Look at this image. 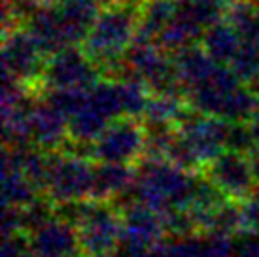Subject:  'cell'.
Instances as JSON below:
<instances>
[{
    "mask_svg": "<svg viewBox=\"0 0 259 257\" xmlns=\"http://www.w3.org/2000/svg\"><path fill=\"white\" fill-rule=\"evenodd\" d=\"M135 166V195L140 202L159 214L189 208L199 172L184 170L163 157H142Z\"/></svg>",
    "mask_w": 259,
    "mask_h": 257,
    "instance_id": "1",
    "label": "cell"
},
{
    "mask_svg": "<svg viewBox=\"0 0 259 257\" xmlns=\"http://www.w3.org/2000/svg\"><path fill=\"white\" fill-rule=\"evenodd\" d=\"M95 161L72 150L48 151V176L44 195L55 204L91 199Z\"/></svg>",
    "mask_w": 259,
    "mask_h": 257,
    "instance_id": "2",
    "label": "cell"
},
{
    "mask_svg": "<svg viewBox=\"0 0 259 257\" xmlns=\"http://www.w3.org/2000/svg\"><path fill=\"white\" fill-rule=\"evenodd\" d=\"M138 14L129 6H114L95 19L85 38V53L93 63L112 64L127 53L137 36Z\"/></svg>",
    "mask_w": 259,
    "mask_h": 257,
    "instance_id": "3",
    "label": "cell"
},
{
    "mask_svg": "<svg viewBox=\"0 0 259 257\" xmlns=\"http://www.w3.org/2000/svg\"><path fill=\"white\" fill-rule=\"evenodd\" d=\"M146 151V127L137 117L123 115L108 123L89 146V157L104 163L137 164Z\"/></svg>",
    "mask_w": 259,
    "mask_h": 257,
    "instance_id": "4",
    "label": "cell"
},
{
    "mask_svg": "<svg viewBox=\"0 0 259 257\" xmlns=\"http://www.w3.org/2000/svg\"><path fill=\"white\" fill-rule=\"evenodd\" d=\"M127 66L131 68L133 76L140 79L146 87H150L153 93H166L176 91L178 78L176 68L168 64L163 53L148 42V38L142 36V40H135L127 50Z\"/></svg>",
    "mask_w": 259,
    "mask_h": 257,
    "instance_id": "5",
    "label": "cell"
},
{
    "mask_svg": "<svg viewBox=\"0 0 259 257\" xmlns=\"http://www.w3.org/2000/svg\"><path fill=\"white\" fill-rule=\"evenodd\" d=\"M202 174L233 200H246L257 186L248 155L233 150L222 151L216 159L204 164Z\"/></svg>",
    "mask_w": 259,
    "mask_h": 257,
    "instance_id": "6",
    "label": "cell"
},
{
    "mask_svg": "<svg viewBox=\"0 0 259 257\" xmlns=\"http://www.w3.org/2000/svg\"><path fill=\"white\" fill-rule=\"evenodd\" d=\"M176 127L202 163V168L222 151L227 150V136L231 127V121L227 119L206 114H187Z\"/></svg>",
    "mask_w": 259,
    "mask_h": 257,
    "instance_id": "7",
    "label": "cell"
},
{
    "mask_svg": "<svg viewBox=\"0 0 259 257\" xmlns=\"http://www.w3.org/2000/svg\"><path fill=\"white\" fill-rule=\"evenodd\" d=\"M97 70L87 53L72 48L57 51L44 68V81L51 89H91Z\"/></svg>",
    "mask_w": 259,
    "mask_h": 257,
    "instance_id": "8",
    "label": "cell"
},
{
    "mask_svg": "<svg viewBox=\"0 0 259 257\" xmlns=\"http://www.w3.org/2000/svg\"><path fill=\"white\" fill-rule=\"evenodd\" d=\"M44 50L32 38V34L14 32L4 46V70L6 78L19 83H29L44 74L46 64L42 61Z\"/></svg>",
    "mask_w": 259,
    "mask_h": 257,
    "instance_id": "9",
    "label": "cell"
},
{
    "mask_svg": "<svg viewBox=\"0 0 259 257\" xmlns=\"http://www.w3.org/2000/svg\"><path fill=\"white\" fill-rule=\"evenodd\" d=\"M30 246L36 257H83L76 225L61 216L30 233Z\"/></svg>",
    "mask_w": 259,
    "mask_h": 257,
    "instance_id": "10",
    "label": "cell"
},
{
    "mask_svg": "<svg viewBox=\"0 0 259 257\" xmlns=\"http://www.w3.org/2000/svg\"><path fill=\"white\" fill-rule=\"evenodd\" d=\"M123 218L121 242L135 248H151L163 242L166 231L161 214L146 206L140 200H133L119 210Z\"/></svg>",
    "mask_w": 259,
    "mask_h": 257,
    "instance_id": "11",
    "label": "cell"
},
{
    "mask_svg": "<svg viewBox=\"0 0 259 257\" xmlns=\"http://www.w3.org/2000/svg\"><path fill=\"white\" fill-rule=\"evenodd\" d=\"M30 136L40 150H61L68 142V117L48 100L34 102L30 108Z\"/></svg>",
    "mask_w": 259,
    "mask_h": 257,
    "instance_id": "12",
    "label": "cell"
},
{
    "mask_svg": "<svg viewBox=\"0 0 259 257\" xmlns=\"http://www.w3.org/2000/svg\"><path fill=\"white\" fill-rule=\"evenodd\" d=\"M189 114V108L184 104L182 97L176 95V91L166 93H153L150 97L148 106L144 110L146 125H178V123Z\"/></svg>",
    "mask_w": 259,
    "mask_h": 257,
    "instance_id": "13",
    "label": "cell"
},
{
    "mask_svg": "<svg viewBox=\"0 0 259 257\" xmlns=\"http://www.w3.org/2000/svg\"><path fill=\"white\" fill-rule=\"evenodd\" d=\"M240 46V36L233 25L214 23L204 34V51L220 64H231Z\"/></svg>",
    "mask_w": 259,
    "mask_h": 257,
    "instance_id": "14",
    "label": "cell"
},
{
    "mask_svg": "<svg viewBox=\"0 0 259 257\" xmlns=\"http://www.w3.org/2000/svg\"><path fill=\"white\" fill-rule=\"evenodd\" d=\"M42 193L17 168H2V202L8 206L23 208L36 200Z\"/></svg>",
    "mask_w": 259,
    "mask_h": 257,
    "instance_id": "15",
    "label": "cell"
},
{
    "mask_svg": "<svg viewBox=\"0 0 259 257\" xmlns=\"http://www.w3.org/2000/svg\"><path fill=\"white\" fill-rule=\"evenodd\" d=\"M229 23L235 27L240 40H255L259 42V6L238 2L231 8Z\"/></svg>",
    "mask_w": 259,
    "mask_h": 257,
    "instance_id": "16",
    "label": "cell"
},
{
    "mask_svg": "<svg viewBox=\"0 0 259 257\" xmlns=\"http://www.w3.org/2000/svg\"><path fill=\"white\" fill-rule=\"evenodd\" d=\"M231 70L246 81H250L255 74H259V42L240 40L237 55L231 61Z\"/></svg>",
    "mask_w": 259,
    "mask_h": 257,
    "instance_id": "17",
    "label": "cell"
},
{
    "mask_svg": "<svg viewBox=\"0 0 259 257\" xmlns=\"http://www.w3.org/2000/svg\"><path fill=\"white\" fill-rule=\"evenodd\" d=\"M257 146L255 136L248 121H231L229 136H227V150L238 151V153H250Z\"/></svg>",
    "mask_w": 259,
    "mask_h": 257,
    "instance_id": "18",
    "label": "cell"
},
{
    "mask_svg": "<svg viewBox=\"0 0 259 257\" xmlns=\"http://www.w3.org/2000/svg\"><path fill=\"white\" fill-rule=\"evenodd\" d=\"M32 246H30V235L25 231L4 236L2 244V257H30Z\"/></svg>",
    "mask_w": 259,
    "mask_h": 257,
    "instance_id": "19",
    "label": "cell"
},
{
    "mask_svg": "<svg viewBox=\"0 0 259 257\" xmlns=\"http://www.w3.org/2000/svg\"><path fill=\"white\" fill-rule=\"evenodd\" d=\"M235 257H259V231H246L238 235Z\"/></svg>",
    "mask_w": 259,
    "mask_h": 257,
    "instance_id": "20",
    "label": "cell"
},
{
    "mask_svg": "<svg viewBox=\"0 0 259 257\" xmlns=\"http://www.w3.org/2000/svg\"><path fill=\"white\" fill-rule=\"evenodd\" d=\"M21 231V208L8 206L4 204V214H2V235H14Z\"/></svg>",
    "mask_w": 259,
    "mask_h": 257,
    "instance_id": "21",
    "label": "cell"
},
{
    "mask_svg": "<svg viewBox=\"0 0 259 257\" xmlns=\"http://www.w3.org/2000/svg\"><path fill=\"white\" fill-rule=\"evenodd\" d=\"M137 257H170V251L166 248V242H159L155 246H151V248L138 251Z\"/></svg>",
    "mask_w": 259,
    "mask_h": 257,
    "instance_id": "22",
    "label": "cell"
},
{
    "mask_svg": "<svg viewBox=\"0 0 259 257\" xmlns=\"http://www.w3.org/2000/svg\"><path fill=\"white\" fill-rule=\"evenodd\" d=\"M248 159H250V166H252L253 178H255V182L259 184V144L248 153Z\"/></svg>",
    "mask_w": 259,
    "mask_h": 257,
    "instance_id": "23",
    "label": "cell"
},
{
    "mask_svg": "<svg viewBox=\"0 0 259 257\" xmlns=\"http://www.w3.org/2000/svg\"><path fill=\"white\" fill-rule=\"evenodd\" d=\"M248 125H250V128H252L253 136H255V142L259 144V110L252 115V119L248 121Z\"/></svg>",
    "mask_w": 259,
    "mask_h": 257,
    "instance_id": "24",
    "label": "cell"
},
{
    "mask_svg": "<svg viewBox=\"0 0 259 257\" xmlns=\"http://www.w3.org/2000/svg\"><path fill=\"white\" fill-rule=\"evenodd\" d=\"M250 89L259 97V74H255V76L250 79Z\"/></svg>",
    "mask_w": 259,
    "mask_h": 257,
    "instance_id": "25",
    "label": "cell"
},
{
    "mask_svg": "<svg viewBox=\"0 0 259 257\" xmlns=\"http://www.w3.org/2000/svg\"><path fill=\"white\" fill-rule=\"evenodd\" d=\"M50 2H65V0H50Z\"/></svg>",
    "mask_w": 259,
    "mask_h": 257,
    "instance_id": "26",
    "label": "cell"
},
{
    "mask_svg": "<svg viewBox=\"0 0 259 257\" xmlns=\"http://www.w3.org/2000/svg\"><path fill=\"white\" fill-rule=\"evenodd\" d=\"M30 257H36V255H34V253H32V255H30Z\"/></svg>",
    "mask_w": 259,
    "mask_h": 257,
    "instance_id": "27",
    "label": "cell"
}]
</instances>
